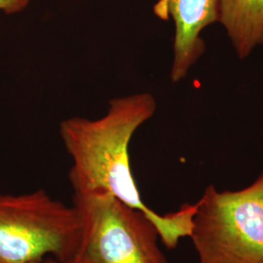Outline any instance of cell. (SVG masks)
<instances>
[{
    "mask_svg": "<svg viewBox=\"0 0 263 263\" xmlns=\"http://www.w3.org/2000/svg\"><path fill=\"white\" fill-rule=\"evenodd\" d=\"M157 108L155 98L139 93L114 98L107 112L95 120L71 117L60 124V134L72 159L68 178L73 193L104 192L143 213L156 226L160 240L175 249L189 237L196 203L159 215L142 201L132 173L129 145L134 134Z\"/></svg>",
    "mask_w": 263,
    "mask_h": 263,
    "instance_id": "6da1fadb",
    "label": "cell"
},
{
    "mask_svg": "<svg viewBox=\"0 0 263 263\" xmlns=\"http://www.w3.org/2000/svg\"><path fill=\"white\" fill-rule=\"evenodd\" d=\"M196 205L189 238L199 263H263V172L236 191L211 184Z\"/></svg>",
    "mask_w": 263,
    "mask_h": 263,
    "instance_id": "7a4b0ae2",
    "label": "cell"
},
{
    "mask_svg": "<svg viewBox=\"0 0 263 263\" xmlns=\"http://www.w3.org/2000/svg\"><path fill=\"white\" fill-rule=\"evenodd\" d=\"M80 234L77 209L43 189L0 195V263H32L48 256L66 263Z\"/></svg>",
    "mask_w": 263,
    "mask_h": 263,
    "instance_id": "3957f363",
    "label": "cell"
},
{
    "mask_svg": "<svg viewBox=\"0 0 263 263\" xmlns=\"http://www.w3.org/2000/svg\"><path fill=\"white\" fill-rule=\"evenodd\" d=\"M73 206L81 234L66 263H168L158 230L143 213L104 192L73 193Z\"/></svg>",
    "mask_w": 263,
    "mask_h": 263,
    "instance_id": "277c9868",
    "label": "cell"
},
{
    "mask_svg": "<svg viewBox=\"0 0 263 263\" xmlns=\"http://www.w3.org/2000/svg\"><path fill=\"white\" fill-rule=\"evenodd\" d=\"M153 13L163 21L174 22V60L170 76L173 83H178L205 52L201 34L207 27L218 23V0H156Z\"/></svg>",
    "mask_w": 263,
    "mask_h": 263,
    "instance_id": "5b68a950",
    "label": "cell"
},
{
    "mask_svg": "<svg viewBox=\"0 0 263 263\" xmlns=\"http://www.w3.org/2000/svg\"><path fill=\"white\" fill-rule=\"evenodd\" d=\"M218 23L240 60L263 45V0H218Z\"/></svg>",
    "mask_w": 263,
    "mask_h": 263,
    "instance_id": "8992f818",
    "label": "cell"
},
{
    "mask_svg": "<svg viewBox=\"0 0 263 263\" xmlns=\"http://www.w3.org/2000/svg\"><path fill=\"white\" fill-rule=\"evenodd\" d=\"M30 0H0V11L7 15L21 13L26 9Z\"/></svg>",
    "mask_w": 263,
    "mask_h": 263,
    "instance_id": "52a82bcc",
    "label": "cell"
},
{
    "mask_svg": "<svg viewBox=\"0 0 263 263\" xmlns=\"http://www.w3.org/2000/svg\"><path fill=\"white\" fill-rule=\"evenodd\" d=\"M32 263H63L61 262V261H59V260H57L56 258H54V257H51V256H49V257H45V258H43V259H41V260H38V261H35V262Z\"/></svg>",
    "mask_w": 263,
    "mask_h": 263,
    "instance_id": "ba28073f",
    "label": "cell"
}]
</instances>
